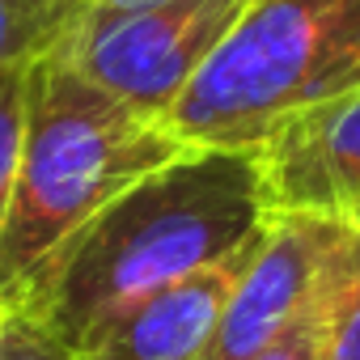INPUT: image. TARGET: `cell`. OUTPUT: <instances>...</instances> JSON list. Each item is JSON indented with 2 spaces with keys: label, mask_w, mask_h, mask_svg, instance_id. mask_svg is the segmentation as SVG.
<instances>
[{
  "label": "cell",
  "mask_w": 360,
  "mask_h": 360,
  "mask_svg": "<svg viewBox=\"0 0 360 360\" xmlns=\"http://www.w3.org/2000/svg\"><path fill=\"white\" fill-rule=\"evenodd\" d=\"M267 221L259 153L187 148L89 217L9 309L81 352L153 292L246 250Z\"/></svg>",
  "instance_id": "1"
},
{
  "label": "cell",
  "mask_w": 360,
  "mask_h": 360,
  "mask_svg": "<svg viewBox=\"0 0 360 360\" xmlns=\"http://www.w3.org/2000/svg\"><path fill=\"white\" fill-rule=\"evenodd\" d=\"M187 148L161 119L102 94L60 56L39 60L30 68L22 165L0 229V301L13 305L89 217Z\"/></svg>",
  "instance_id": "2"
},
{
  "label": "cell",
  "mask_w": 360,
  "mask_h": 360,
  "mask_svg": "<svg viewBox=\"0 0 360 360\" xmlns=\"http://www.w3.org/2000/svg\"><path fill=\"white\" fill-rule=\"evenodd\" d=\"M347 89H360V0H246L165 127L191 148L255 153Z\"/></svg>",
  "instance_id": "3"
},
{
  "label": "cell",
  "mask_w": 360,
  "mask_h": 360,
  "mask_svg": "<svg viewBox=\"0 0 360 360\" xmlns=\"http://www.w3.org/2000/svg\"><path fill=\"white\" fill-rule=\"evenodd\" d=\"M242 5L246 0H157L127 9L89 5L56 56L102 94L165 123L174 102L238 22Z\"/></svg>",
  "instance_id": "4"
},
{
  "label": "cell",
  "mask_w": 360,
  "mask_h": 360,
  "mask_svg": "<svg viewBox=\"0 0 360 360\" xmlns=\"http://www.w3.org/2000/svg\"><path fill=\"white\" fill-rule=\"evenodd\" d=\"M356 225L339 217L271 212L250 250L212 343V360H259L335 284L352 255Z\"/></svg>",
  "instance_id": "5"
},
{
  "label": "cell",
  "mask_w": 360,
  "mask_h": 360,
  "mask_svg": "<svg viewBox=\"0 0 360 360\" xmlns=\"http://www.w3.org/2000/svg\"><path fill=\"white\" fill-rule=\"evenodd\" d=\"M255 153L271 212L360 217V89L297 115Z\"/></svg>",
  "instance_id": "6"
},
{
  "label": "cell",
  "mask_w": 360,
  "mask_h": 360,
  "mask_svg": "<svg viewBox=\"0 0 360 360\" xmlns=\"http://www.w3.org/2000/svg\"><path fill=\"white\" fill-rule=\"evenodd\" d=\"M259 238L246 250L153 292L148 301H140L131 314H123L110 330H102L89 347L72 356L77 360H212L225 301L250 250L259 246Z\"/></svg>",
  "instance_id": "7"
},
{
  "label": "cell",
  "mask_w": 360,
  "mask_h": 360,
  "mask_svg": "<svg viewBox=\"0 0 360 360\" xmlns=\"http://www.w3.org/2000/svg\"><path fill=\"white\" fill-rule=\"evenodd\" d=\"M85 9L89 0H0V68L56 56Z\"/></svg>",
  "instance_id": "8"
},
{
  "label": "cell",
  "mask_w": 360,
  "mask_h": 360,
  "mask_svg": "<svg viewBox=\"0 0 360 360\" xmlns=\"http://www.w3.org/2000/svg\"><path fill=\"white\" fill-rule=\"evenodd\" d=\"M30 68L34 64L0 68V229H5V212H9L18 165H22L26 110H30Z\"/></svg>",
  "instance_id": "9"
},
{
  "label": "cell",
  "mask_w": 360,
  "mask_h": 360,
  "mask_svg": "<svg viewBox=\"0 0 360 360\" xmlns=\"http://www.w3.org/2000/svg\"><path fill=\"white\" fill-rule=\"evenodd\" d=\"M356 225V221H352ZM352 259H356V238H352V255H347V263L339 267V276H335V284L309 305V314L284 335V339H276L259 360H326V343H330V326H335V309H339V301H343V288H347V276H352Z\"/></svg>",
  "instance_id": "10"
},
{
  "label": "cell",
  "mask_w": 360,
  "mask_h": 360,
  "mask_svg": "<svg viewBox=\"0 0 360 360\" xmlns=\"http://www.w3.org/2000/svg\"><path fill=\"white\" fill-rule=\"evenodd\" d=\"M352 221H356V259H352V276H347L343 301L335 309L326 360H360V217H352Z\"/></svg>",
  "instance_id": "11"
},
{
  "label": "cell",
  "mask_w": 360,
  "mask_h": 360,
  "mask_svg": "<svg viewBox=\"0 0 360 360\" xmlns=\"http://www.w3.org/2000/svg\"><path fill=\"white\" fill-rule=\"evenodd\" d=\"M5 347L9 360H77L68 347H60L56 339H47L39 326H30L22 314L9 309V330H5Z\"/></svg>",
  "instance_id": "12"
},
{
  "label": "cell",
  "mask_w": 360,
  "mask_h": 360,
  "mask_svg": "<svg viewBox=\"0 0 360 360\" xmlns=\"http://www.w3.org/2000/svg\"><path fill=\"white\" fill-rule=\"evenodd\" d=\"M5 330H9V305L0 301V360H9V347H5Z\"/></svg>",
  "instance_id": "13"
},
{
  "label": "cell",
  "mask_w": 360,
  "mask_h": 360,
  "mask_svg": "<svg viewBox=\"0 0 360 360\" xmlns=\"http://www.w3.org/2000/svg\"><path fill=\"white\" fill-rule=\"evenodd\" d=\"M89 5H102V9H127V5H157V0H89Z\"/></svg>",
  "instance_id": "14"
}]
</instances>
